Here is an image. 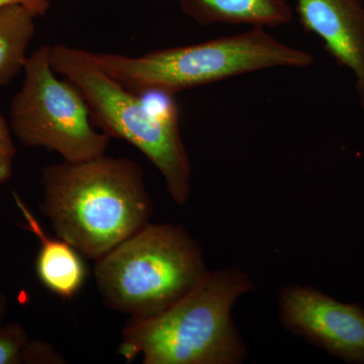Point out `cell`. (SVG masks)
<instances>
[{
  "label": "cell",
  "instance_id": "obj_1",
  "mask_svg": "<svg viewBox=\"0 0 364 364\" xmlns=\"http://www.w3.org/2000/svg\"><path fill=\"white\" fill-rule=\"evenodd\" d=\"M40 208L58 238L97 260L149 224L153 203L138 163L107 155L48 165Z\"/></svg>",
  "mask_w": 364,
  "mask_h": 364
},
{
  "label": "cell",
  "instance_id": "obj_2",
  "mask_svg": "<svg viewBox=\"0 0 364 364\" xmlns=\"http://www.w3.org/2000/svg\"><path fill=\"white\" fill-rule=\"evenodd\" d=\"M251 289L247 275L236 268L203 273L186 296L147 318H130L117 353L144 364H234L245 355L231 310Z\"/></svg>",
  "mask_w": 364,
  "mask_h": 364
},
{
  "label": "cell",
  "instance_id": "obj_3",
  "mask_svg": "<svg viewBox=\"0 0 364 364\" xmlns=\"http://www.w3.org/2000/svg\"><path fill=\"white\" fill-rule=\"evenodd\" d=\"M105 73L139 95L174 97L183 90L273 68H306L310 52L282 42L267 28L217 39L153 50L139 56L91 52Z\"/></svg>",
  "mask_w": 364,
  "mask_h": 364
},
{
  "label": "cell",
  "instance_id": "obj_4",
  "mask_svg": "<svg viewBox=\"0 0 364 364\" xmlns=\"http://www.w3.org/2000/svg\"><path fill=\"white\" fill-rule=\"evenodd\" d=\"M53 69L80 91L95 128L130 143L161 173L172 200L183 205L191 195V164L182 140L173 97L156 105L127 90L93 61L91 51L64 44L50 46Z\"/></svg>",
  "mask_w": 364,
  "mask_h": 364
},
{
  "label": "cell",
  "instance_id": "obj_5",
  "mask_svg": "<svg viewBox=\"0 0 364 364\" xmlns=\"http://www.w3.org/2000/svg\"><path fill=\"white\" fill-rule=\"evenodd\" d=\"M205 270L202 248L183 228L149 223L95 260V277L105 306L147 318L186 296Z\"/></svg>",
  "mask_w": 364,
  "mask_h": 364
},
{
  "label": "cell",
  "instance_id": "obj_6",
  "mask_svg": "<svg viewBox=\"0 0 364 364\" xmlns=\"http://www.w3.org/2000/svg\"><path fill=\"white\" fill-rule=\"evenodd\" d=\"M25 77L11 104V133L30 148L57 152L81 162L105 155L111 136L95 128L85 98L53 69L50 46L28 57Z\"/></svg>",
  "mask_w": 364,
  "mask_h": 364
},
{
  "label": "cell",
  "instance_id": "obj_7",
  "mask_svg": "<svg viewBox=\"0 0 364 364\" xmlns=\"http://www.w3.org/2000/svg\"><path fill=\"white\" fill-rule=\"evenodd\" d=\"M282 322L293 331L350 363H364V310L304 287L280 294Z\"/></svg>",
  "mask_w": 364,
  "mask_h": 364
},
{
  "label": "cell",
  "instance_id": "obj_8",
  "mask_svg": "<svg viewBox=\"0 0 364 364\" xmlns=\"http://www.w3.org/2000/svg\"><path fill=\"white\" fill-rule=\"evenodd\" d=\"M296 11L306 32L320 38L333 59L352 72L364 111L363 0H296Z\"/></svg>",
  "mask_w": 364,
  "mask_h": 364
},
{
  "label": "cell",
  "instance_id": "obj_9",
  "mask_svg": "<svg viewBox=\"0 0 364 364\" xmlns=\"http://www.w3.org/2000/svg\"><path fill=\"white\" fill-rule=\"evenodd\" d=\"M14 198L25 218L26 229L33 232L41 242L37 259V273L41 282L60 298H74L82 289L86 279L82 256L68 242L50 238L21 196L14 193Z\"/></svg>",
  "mask_w": 364,
  "mask_h": 364
},
{
  "label": "cell",
  "instance_id": "obj_10",
  "mask_svg": "<svg viewBox=\"0 0 364 364\" xmlns=\"http://www.w3.org/2000/svg\"><path fill=\"white\" fill-rule=\"evenodd\" d=\"M182 11L200 26L246 25L277 28L293 21L289 0H178Z\"/></svg>",
  "mask_w": 364,
  "mask_h": 364
},
{
  "label": "cell",
  "instance_id": "obj_11",
  "mask_svg": "<svg viewBox=\"0 0 364 364\" xmlns=\"http://www.w3.org/2000/svg\"><path fill=\"white\" fill-rule=\"evenodd\" d=\"M37 16L25 6L0 7V86L9 85L28 60Z\"/></svg>",
  "mask_w": 364,
  "mask_h": 364
},
{
  "label": "cell",
  "instance_id": "obj_12",
  "mask_svg": "<svg viewBox=\"0 0 364 364\" xmlns=\"http://www.w3.org/2000/svg\"><path fill=\"white\" fill-rule=\"evenodd\" d=\"M28 341L26 330L18 323L0 327V364L23 363V353Z\"/></svg>",
  "mask_w": 364,
  "mask_h": 364
},
{
  "label": "cell",
  "instance_id": "obj_13",
  "mask_svg": "<svg viewBox=\"0 0 364 364\" xmlns=\"http://www.w3.org/2000/svg\"><path fill=\"white\" fill-rule=\"evenodd\" d=\"M16 155L11 127L0 114V184L6 183L13 176Z\"/></svg>",
  "mask_w": 364,
  "mask_h": 364
},
{
  "label": "cell",
  "instance_id": "obj_14",
  "mask_svg": "<svg viewBox=\"0 0 364 364\" xmlns=\"http://www.w3.org/2000/svg\"><path fill=\"white\" fill-rule=\"evenodd\" d=\"M23 363L61 364L65 360L55 350L54 347L42 340L28 341L23 353Z\"/></svg>",
  "mask_w": 364,
  "mask_h": 364
},
{
  "label": "cell",
  "instance_id": "obj_15",
  "mask_svg": "<svg viewBox=\"0 0 364 364\" xmlns=\"http://www.w3.org/2000/svg\"><path fill=\"white\" fill-rule=\"evenodd\" d=\"M14 4L25 6L39 18V16H46L49 11L51 0H0V7L14 6Z\"/></svg>",
  "mask_w": 364,
  "mask_h": 364
},
{
  "label": "cell",
  "instance_id": "obj_16",
  "mask_svg": "<svg viewBox=\"0 0 364 364\" xmlns=\"http://www.w3.org/2000/svg\"><path fill=\"white\" fill-rule=\"evenodd\" d=\"M7 310V299L4 294L0 293V321L6 316Z\"/></svg>",
  "mask_w": 364,
  "mask_h": 364
}]
</instances>
